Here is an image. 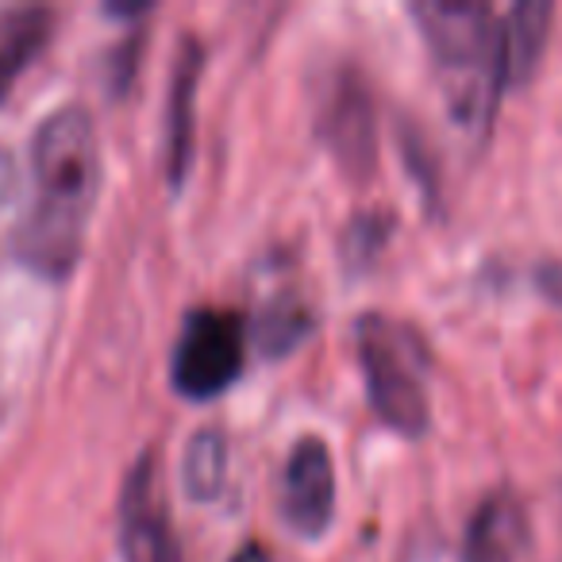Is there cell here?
Wrapping results in <instances>:
<instances>
[{
	"label": "cell",
	"instance_id": "obj_1",
	"mask_svg": "<svg viewBox=\"0 0 562 562\" xmlns=\"http://www.w3.org/2000/svg\"><path fill=\"white\" fill-rule=\"evenodd\" d=\"M40 193L16 227V255L43 278H66L101 193V147L86 109H58L32 143Z\"/></svg>",
	"mask_w": 562,
	"mask_h": 562
},
{
	"label": "cell",
	"instance_id": "obj_2",
	"mask_svg": "<svg viewBox=\"0 0 562 562\" xmlns=\"http://www.w3.org/2000/svg\"><path fill=\"white\" fill-rule=\"evenodd\" d=\"M413 20L431 50L454 120L470 132H490L501 89L508 86L505 24H497L490 4L474 0H420L413 4Z\"/></svg>",
	"mask_w": 562,
	"mask_h": 562
},
{
	"label": "cell",
	"instance_id": "obj_3",
	"mask_svg": "<svg viewBox=\"0 0 562 562\" xmlns=\"http://www.w3.org/2000/svg\"><path fill=\"white\" fill-rule=\"evenodd\" d=\"M359 359L378 420L408 439L424 436L431 424V408L424 390V351L413 331L390 316H362Z\"/></svg>",
	"mask_w": 562,
	"mask_h": 562
},
{
	"label": "cell",
	"instance_id": "obj_4",
	"mask_svg": "<svg viewBox=\"0 0 562 562\" xmlns=\"http://www.w3.org/2000/svg\"><path fill=\"white\" fill-rule=\"evenodd\" d=\"M247 359V321L220 308H196L173 347V385L181 397L209 401L239 378Z\"/></svg>",
	"mask_w": 562,
	"mask_h": 562
},
{
	"label": "cell",
	"instance_id": "obj_5",
	"mask_svg": "<svg viewBox=\"0 0 562 562\" xmlns=\"http://www.w3.org/2000/svg\"><path fill=\"white\" fill-rule=\"evenodd\" d=\"M281 516L301 539L324 536L336 516V467L321 436H305L290 451L281 482Z\"/></svg>",
	"mask_w": 562,
	"mask_h": 562
},
{
	"label": "cell",
	"instance_id": "obj_6",
	"mask_svg": "<svg viewBox=\"0 0 562 562\" xmlns=\"http://www.w3.org/2000/svg\"><path fill=\"white\" fill-rule=\"evenodd\" d=\"M120 547H124V562H178L162 485L155 477V454H143L124 482Z\"/></svg>",
	"mask_w": 562,
	"mask_h": 562
},
{
	"label": "cell",
	"instance_id": "obj_7",
	"mask_svg": "<svg viewBox=\"0 0 562 562\" xmlns=\"http://www.w3.org/2000/svg\"><path fill=\"white\" fill-rule=\"evenodd\" d=\"M321 132L324 143L331 147V155H336V162L344 166V173L367 178L374 170V150H378L374 104H370V93L359 81V74L351 70L339 74L336 89H331L328 104H324Z\"/></svg>",
	"mask_w": 562,
	"mask_h": 562
},
{
	"label": "cell",
	"instance_id": "obj_8",
	"mask_svg": "<svg viewBox=\"0 0 562 562\" xmlns=\"http://www.w3.org/2000/svg\"><path fill=\"white\" fill-rule=\"evenodd\" d=\"M196 81H201V43L181 40L170 74V97H166V181L181 189L189 166H193V135H196Z\"/></svg>",
	"mask_w": 562,
	"mask_h": 562
},
{
	"label": "cell",
	"instance_id": "obj_9",
	"mask_svg": "<svg viewBox=\"0 0 562 562\" xmlns=\"http://www.w3.org/2000/svg\"><path fill=\"white\" fill-rule=\"evenodd\" d=\"M528 539L524 508L513 493H493L477 505L467 528V559L462 562H516Z\"/></svg>",
	"mask_w": 562,
	"mask_h": 562
},
{
	"label": "cell",
	"instance_id": "obj_10",
	"mask_svg": "<svg viewBox=\"0 0 562 562\" xmlns=\"http://www.w3.org/2000/svg\"><path fill=\"white\" fill-rule=\"evenodd\" d=\"M554 9L547 0H524L516 4L513 16L505 24V78L508 86H520L531 78L539 63V50L547 43V27H551Z\"/></svg>",
	"mask_w": 562,
	"mask_h": 562
},
{
	"label": "cell",
	"instance_id": "obj_11",
	"mask_svg": "<svg viewBox=\"0 0 562 562\" xmlns=\"http://www.w3.org/2000/svg\"><path fill=\"white\" fill-rule=\"evenodd\" d=\"M316 328L313 308L301 297H273L266 308H258L255 324H250V339L266 359H278V355H290L293 347H301L308 339V331Z\"/></svg>",
	"mask_w": 562,
	"mask_h": 562
},
{
	"label": "cell",
	"instance_id": "obj_12",
	"mask_svg": "<svg viewBox=\"0 0 562 562\" xmlns=\"http://www.w3.org/2000/svg\"><path fill=\"white\" fill-rule=\"evenodd\" d=\"M0 101L9 97V89L16 86V78L24 74V66L35 58V50L47 40L50 16L40 9H20L0 16Z\"/></svg>",
	"mask_w": 562,
	"mask_h": 562
},
{
	"label": "cell",
	"instance_id": "obj_13",
	"mask_svg": "<svg viewBox=\"0 0 562 562\" xmlns=\"http://www.w3.org/2000/svg\"><path fill=\"white\" fill-rule=\"evenodd\" d=\"M227 477V439L216 428H201L186 447L181 482L193 501H216Z\"/></svg>",
	"mask_w": 562,
	"mask_h": 562
},
{
	"label": "cell",
	"instance_id": "obj_14",
	"mask_svg": "<svg viewBox=\"0 0 562 562\" xmlns=\"http://www.w3.org/2000/svg\"><path fill=\"white\" fill-rule=\"evenodd\" d=\"M385 232H390V220H382V216H362V220H355L351 224V232L344 235V243H347V255H362V258H370L378 247H382V239H385Z\"/></svg>",
	"mask_w": 562,
	"mask_h": 562
},
{
	"label": "cell",
	"instance_id": "obj_15",
	"mask_svg": "<svg viewBox=\"0 0 562 562\" xmlns=\"http://www.w3.org/2000/svg\"><path fill=\"white\" fill-rule=\"evenodd\" d=\"M16 189H20V170H16V158L12 150L0 143V212L9 209L16 201Z\"/></svg>",
	"mask_w": 562,
	"mask_h": 562
},
{
	"label": "cell",
	"instance_id": "obj_16",
	"mask_svg": "<svg viewBox=\"0 0 562 562\" xmlns=\"http://www.w3.org/2000/svg\"><path fill=\"white\" fill-rule=\"evenodd\" d=\"M232 562H273V559H270V554L262 551V547H243V551L235 554Z\"/></svg>",
	"mask_w": 562,
	"mask_h": 562
},
{
	"label": "cell",
	"instance_id": "obj_17",
	"mask_svg": "<svg viewBox=\"0 0 562 562\" xmlns=\"http://www.w3.org/2000/svg\"><path fill=\"white\" fill-rule=\"evenodd\" d=\"M147 12V4H109V16H139Z\"/></svg>",
	"mask_w": 562,
	"mask_h": 562
}]
</instances>
